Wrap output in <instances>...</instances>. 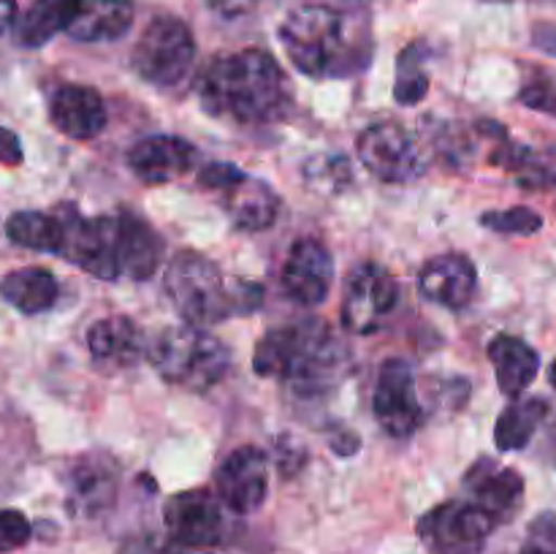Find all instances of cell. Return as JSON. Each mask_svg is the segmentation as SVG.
<instances>
[{"instance_id": "cell-1", "label": "cell", "mask_w": 556, "mask_h": 554, "mask_svg": "<svg viewBox=\"0 0 556 554\" xmlns=\"http://www.w3.org/2000/svg\"><path fill=\"white\" fill-rule=\"evenodd\" d=\"M199 98L215 117L239 125L277 123L291 109L286 71L264 49H239L223 54L199 81Z\"/></svg>"}, {"instance_id": "cell-2", "label": "cell", "mask_w": 556, "mask_h": 554, "mask_svg": "<svg viewBox=\"0 0 556 554\" xmlns=\"http://www.w3.org/2000/svg\"><path fill=\"white\" fill-rule=\"evenodd\" d=\"M345 351L320 320L280 326L261 337L253 353L255 373L288 380L299 391H320L337 378Z\"/></svg>"}, {"instance_id": "cell-3", "label": "cell", "mask_w": 556, "mask_h": 554, "mask_svg": "<svg viewBox=\"0 0 556 554\" xmlns=\"http://www.w3.org/2000/svg\"><path fill=\"white\" fill-rule=\"evenodd\" d=\"M166 293L174 310L193 326L220 324L228 315L250 313L261 307L264 297L261 286L253 282L239 280L228 286L217 264L199 253L174 255L166 269Z\"/></svg>"}, {"instance_id": "cell-4", "label": "cell", "mask_w": 556, "mask_h": 554, "mask_svg": "<svg viewBox=\"0 0 556 554\" xmlns=\"http://www.w3.org/2000/svg\"><path fill=\"white\" fill-rule=\"evenodd\" d=\"M147 356L166 383L188 391H210L231 367V351L193 324L163 329L150 342Z\"/></svg>"}, {"instance_id": "cell-5", "label": "cell", "mask_w": 556, "mask_h": 554, "mask_svg": "<svg viewBox=\"0 0 556 554\" xmlns=\"http://www.w3.org/2000/svg\"><path fill=\"white\" fill-rule=\"evenodd\" d=\"M280 43L307 76L329 74L345 49V20L329 5H299L282 20Z\"/></svg>"}, {"instance_id": "cell-6", "label": "cell", "mask_w": 556, "mask_h": 554, "mask_svg": "<svg viewBox=\"0 0 556 554\" xmlns=\"http://www.w3.org/2000/svg\"><path fill=\"white\" fill-rule=\"evenodd\" d=\"M195 60V38L179 16H155L144 27L130 52V65L147 85L174 87L190 74Z\"/></svg>"}, {"instance_id": "cell-7", "label": "cell", "mask_w": 556, "mask_h": 554, "mask_svg": "<svg viewBox=\"0 0 556 554\" xmlns=\"http://www.w3.org/2000/svg\"><path fill=\"white\" fill-rule=\"evenodd\" d=\"M199 182L201 188L217 190L223 196L228 217L242 231H264L277 221L280 199L275 196V190L261 179L244 174L233 163H212V166L201 168Z\"/></svg>"}, {"instance_id": "cell-8", "label": "cell", "mask_w": 556, "mask_h": 554, "mask_svg": "<svg viewBox=\"0 0 556 554\" xmlns=\"http://www.w3.org/2000/svg\"><path fill=\"white\" fill-rule=\"evenodd\" d=\"M494 527L476 503H443L424 514L418 532L434 554H478Z\"/></svg>"}, {"instance_id": "cell-9", "label": "cell", "mask_w": 556, "mask_h": 554, "mask_svg": "<svg viewBox=\"0 0 556 554\" xmlns=\"http://www.w3.org/2000/svg\"><path fill=\"white\" fill-rule=\"evenodd\" d=\"M400 302V286L394 275L378 264H362L353 269L342 302V326L353 335H372L380 329Z\"/></svg>"}, {"instance_id": "cell-10", "label": "cell", "mask_w": 556, "mask_h": 554, "mask_svg": "<svg viewBox=\"0 0 556 554\" xmlns=\"http://www.w3.org/2000/svg\"><path fill=\"white\" fill-rule=\"evenodd\" d=\"M63 221V250L60 253L98 280H117V250H114V217H79L74 210L60 215Z\"/></svg>"}, {"instance_id": "cell-11", "label": "cell", "mask_w": 556, "mask_h": 554, "mask_svg": "<svg viewBox=\"0 0 556 554\" xmlns=\"http://www.w3.org/2000/svg\"><path fill=\"white\" fill-rule=\"evenodd\" d=\"M375 418L391 438H407L421 427V402L416 394V375L405 358H389L380 367L375 386Z\"/></svg>"}, {"instance_id": "cell-12", "label": "cell", "mask_w": 556, "mask_h": 554, "mask_svg": "<svg viewBox=\"0 0 556 554\" xmlns=\"http://www.w3.org/2000/svg\"><path fill=\"white\" fill-rule=\"evenodd\" d=\"M358 158L369 174L383 182H407L421 172V152L416 139L396 123L369 125L358 136Z\"/></svg>"}, {"instance_id": "cell-13", "label": "cell", "mask_w": 556, "mask_h": 554, "mask_svg": "<svg viewBox=\"0 0 556 554\" xmlns=\"http://www.w3.org/2000/svg\"><path fill=\"white\" fill-rule=\"evenodd\" d=\"M168 536L185 546H212L226 538L223 500L206 489L174 494L163 508Z\"/></svg>"}, {"instance_id": "cell-14", "label": "cell", "mask_w": 556, "mask_h": 554, "mask_svg": "<svg viewBox=\"0 0 556 554\" xmlns=\"http://www.w3.org/2000/svg\"><path fill=\"white\" fill-rule=\"evenodd\" d=\"M217 498L233 514H253L269 492V459L255 445L231 451L217 470Z\"/></svg>"}, {"instance_id": "cell-15", "label": "cell", "mask_w": 556, "mask_h": 554, "mask_svg": "<svg viewBox=\"0 0 556 554\" xmlns=\"http://www.w3.org/2000/svg\"><path fill=\"white\" fill-rule=\"evenodd\" d=\"M331 282H334V261L326 244H320L318 239H299L282 269V288L288 297L315 307L329 297Z\"/></svg>"}, {"instance_id": "cell-16", "label": "cell", "mask_w": 556, "mask_h": 554, "mask_svg": "<svg viewBox=\"0 0 556 554\" xmlns=\"http://www.w3.org/2000/svg\"><path fill=\"white\" fill-rule=\"evenodd\" d=\"M199 150L179 136H147L128 152V166L141 182L166 185L195 166Z\"/></svg>"}, {"instance_id": "cell-17", "label": "cell", "mask_w": 556, "mask_h": 554, "mask_svg": "<svg viewBox=\"0 0 556 554\" xmlns=\"http://www.w3.org/2000/svg\"><path fill=\"white\" fill-rule=\"evenodd\" d=\"M49 117L54 128L68 139L90 141L106 128V106L98 90L85 85H65L54 92L49 103Z\"/></svg>"}, {"instance_id": "cell-18", "label": "cell", "mask_w": 556, "mask_h": 554, "mask_svg": "<svg viewBox=\"0 0 556 554\" xmlns=\"http://www.w3.org/2000/svg\"><path fill=\"white\" fill-rule=\"evenodd\" d=\"M114 221H117L114 250H117L119 275L130 277V280H147L155 275L163 259V242L155 228L130 212H123Z\"/></svg>"}, {"instance_id": "cell-19", "label": "cell", "mask_w": 556, "mask_h": 554, "mask_svg": "<svg viewBox=\"0 0 556 554\" xmlns=\"http://www.w3.org/2000/svg\"><path fill=\"white\" fill-rule=\"evenodd\" d=\"M418 288H421L427 302L459 310L476 293V266L459 253L438 255L421 269Z\"/></svg>"}, {"instance_id": "cell-20", "label": "cell", "mask_w": 556, "mask_h": 554, "mask_svg": "<svg viewBox=\"0 0 556 554\" xmlns=\"http://www.w3.org/2000/svg\"><path fill=\"white\" fill-rule=\"evenodd\" d=\"M87 351L101 367L123 369L139 362V356L144 353V335L125 315H112V318H101L90 326Z\"/></svg>"}, {"instance_id": "cell-21", "label": "cell", "mask_w": 556, "mask_h": 554, "mask_svg": "<svg viewBox=\"0 0 556 554\" xmlns=\"http://www.w3.org/2000/svg\"><path fill=\"white\" fill-rule=\"evenodd\" d=\"M489 358H492L497 386L505 396L525 394L541 369V356L535 348L510 335H500L489 342Z\"/></svg>"}, {"instance_id": "cell-22", "label": "cell", "mask_w": 556, "mask_h": 554, "mask_svg": "<svg viewBox=\"0 0 556 554\" xmlns=\"http://www.w3.org/2000/svg\"><path fill=\"white\" fill-rule=\"evenodd\" d=\"M134 16L136 11L130 0H81V9L71 22L68 33L85 43L117 41L130 30Z\"/></svg>"}, {"instance_id": "cell-23", "label": "cell", "mask_w": 556, "mask_h": 554, "mask_svg": "<svg viewBox=\"0 0 556 554\" xmlns=\"http://www.w3.org/2000/svg\"><path fill=\"white\" fill-rule=\"evenodd\" d=\"M472 489H476V505L494 519L500 521L514 519L516 511L521 508L525 500V478L514 470V467H503V470L478 473L472 470L470 476Z\"/></svg>"}, {"instance_id": "cell-24", "label": "cell", "mask_w": 556, "mask_h": 554, "mask_svg": "<svg viewBox=\"0 0 556 554\" xmlns=\"http://www.w3.org/2000/svg\"><path fill=\"white\" fill-rule=\"evenodd\" d=\"M79 9L81 0H33L16 22V41L30 49L43 47L60 30H68Z\"/></svg>"}, {"instance_id": "cell-25", "label": "cell", "mask_w": 556, "mask_h": 554, "mask_svg": "<svg viewBox=\"0 0 556 554\" xmlns=\"http://www.w3.org/2000/svg\"><path fill=\"white\" fill-rule=\"evenodd\" d=\"M0 297L16 307L20 313L36 315L43 313L58 299V280L49 269L41 266H25V269L9 272L0 280Z\"/></svg>"}, {"instance_id": "cell-26", "label": "cell", "mask_w": 556, "mask_h": 554, "mask_svg": "<svg viewBox=\"0 0 556 554\" xmlns=\"http://www.w3.org/2000/svg\"><path fill=\"white\" fill-rule=\"evenodd\" d=\"M114 481L106 456H85L71 467V498L81 511H101L112 503Z\"/></svg>"}, {"instance_id": "cell-27", "label": "cell", "mask_w": 556, "mask_h": 554, "mask_svg": "<svg viewBox=\"0 0 556 554\" xmlns=\"http://www.w3.org/2000/svg\"><path fill=\"white\" fill-rule=\"evenodd\" d=\"M548 405L541 396H530V400H516L514 405L505 407L494 427V443L500 451H519L532 440L535 429L546 418Z\"/></svg>"}, {"instance_id": "cell-28", "label": "cell", "mask_w": 556, "mask_h": 554, "mask_svg": "<svg viewBox=\"0 0 556 554\" xmlns=\"http://www.w3.org/2000/svg\"><path fill=\"white\" fill-rule=\"evenodd\" d=\"M5 234L14 244L41 253H60L63 250V221L60 215L47 212H14L5 221Z\"/></svg>"}, {"instance_id": "cell-29", "label": "cell", "mask_w": 556, "mask_h": 554, "mask_svg": "<svg viewBox=\"0 0 556 554\" xmlns=\"http://www.w3.org/2000/svg\"><path fill=\"white\" fill-rule=\"evenodd\" d=\"M500 161L516 174L519 185L532 190L556 188V144L546 150H530V147H514Z\"/></svg>"}, {"instance_id": "cell-30", "label": "cell", "mask_w": 556, "mask_h": 554, "mask_svg": "<svg viewBox=\"0 0 556 554\" xmlns=\"http://www.w3.org/2000/svg\"><path fill=\"white\" fill-rule=\"evenodd\" d=\"M481 223L492 231L500 234H535L543 228V217L530 206H514L503 212H486L481 215Z\"/></svg>"}, {"instance_id": "cell-31", "label": "cell", "mask_w": 556, "mask_h": 554, "mask_svg": "<svg viewBox=\"0 0 556 554\" xmlns=\"http://www.w3.org/2000/svg\"><path fill=\"white\" fill-rule=\"evenodd\" d=\"M30 521L14 508L0 511V552H14L30 541Z\"/></svg>"}, {"instance_id": "cell-32", "label": "cell", "mask_w": 556, "mask_h": 554, "mask_svg": "<svg viewBox=\"0 0 556 554\" xmlns=\"http://www.w3.org/2000/svg\"><path fill=\"white\" fill-rule=\"evenodd\" d=\"M556 549V514L546 511L538 516L530 525V536H527L521 554H554Z\"/></svg>"}, {"instance_id": "cell-33", "label": "cell", "mask_w": 556, "mask_h": 554, "mask_svg": "<svg viewBox=\"0 0 556 554\" xmlns=\"http://www.w3.org/2000/svg\"><path fill=\"white\" fill-rule=\"evenodd\" d=\"M427 90H429L427 76H424L421 71H418L413 63H410V68L402 63L400 65V79H396V87H394L396 101L407 103V106H410V103L421 101V98L427 96Z\"/></svg>"}, {"instance_id": "cell-34", "label": "cell", "mask_w": 556, "mask_h": 554, "mask_svg": "<svg viewBox=\"0 0 556 554\" xmlns=\"http://www.w3.org/2000/svg\"><path fill=\"white\" fill-rule=\"evenodd\" d=\"M521 101L525 106L538 109V112L554 114L556 117V85L554 81H532L521 90Z\"/></svg>"}, {"instance_id": "cell-35", "label": "cell", "mask_w": 556, "mask_h": 554, "mask_svg": "<svg viewBox=\"0 0 556 554\" xmlns=\"http://www.w3.org/2000/svg\"><path fill=\"white\" fill-rule=\"evenodd\" d=\"M215 14L226 16V20H233V16H244L261 3V0H204Z\"/></svg>"}, {"instance_id": "cell-36", "label": "cell", "mask_w": 556, "mask_h": 554, "mask_svg": "<svg viewBox=\"0 0 556 554\" xmlns=\"http://www.w3.org/2000/svg\"><path fill=\"white\" fill-rule=\"evenodd\" d=\"M0 163L3 166H20L22 163V147L16 134L0 125Z\"/></svg>"}, {"instance_id": "cell-37", "label": "cell", "mask_w": 556, "mask_h": 554, "mask_svg": "<svg viewBox=\"0 0 556 554\" xmlns=\"http://www.w3.org/2000/svg\"><path fill=\"white\" fill-rule=\"evenodd\" d=\"M532 43L541 52L554 54L556 58V25H535L532 27Z\"/></svg>"}, {"instance_id": "cell-38", "label": "cell", "mask_w": 556, "mask_h": 554, "mask_svg": "<svg viewBox=\"0 0 556 554\" xmlns=\"http://www.w3.org/2000/svg\"><path fill=\"white\" fill-rule=\"evenodd\" d=\"M16 22V0H0V36Z\"/></svg>"}, {"instance_id": "cell-39", "label": "cell", "mask_w": 556, "mask_h": 554, "mask_svg": "<svg viewBox=\"0 0 556 554\" xmlns=\"http://www.w3.org/2000/svg\"><path fill=\"white\" fill-rule=\"evenodd\" d=\"M548 380H552V386L556 389V358H554L552 367H548Z\"/></svg>"}]
</instances>
